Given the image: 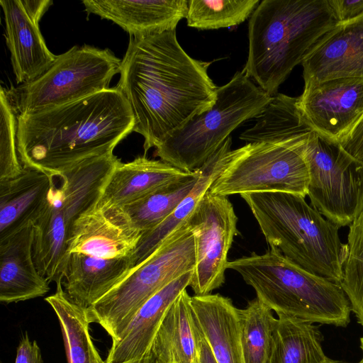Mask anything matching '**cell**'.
I'll return each instance as SVG.
<instances>
[{
  "instance_id": "ab89813d",
  "label": "cell",
  "mask_w": 363,
  "mask_h": 363,
  "mask_svg": "<svg viewBox=\"0 0 363 363\" xmlns=\"http://www.w3.org/2000/svg\"><path fill=\"white\" fill-rule=\"evenodd\" d=\"M360 348L362 352V357L358 363H363V337L360 338Z\"/></svg>"
},
{
  "instance_id": "cb8c5ba5",
  "label": "cell",
  "mask_w": 363,
  "mask_h": 363,
  "mask_svg": "<svg viewBox=\"0 0 363 363\" xmlns=\"http://www.w3.org/2000/svg\"><path fill=\"white\" fill-rule=\"evenodd\" d=\"M231 137H229L199 169V179L190 193L163 222L142 235L135 250L130 257L133 267L145 261L170 235L187 221L223 168L231 150Z\"/></svg>"
},
{
  "instance_id": "2e32d148",
  "label": "cell",
  "mask_w": 363,
  "mask_h": 363,
  "mask_svg": "<svg viewBox=\"0 0 363 363\" xmlns=\"http://www.w3.org/2000/svg\"><path fill=\"white\" fill-rule=\"evenodd\" d=\"M88 13L109 20L133 38L175 30L186 18V0H83Z\"/></svg>"
},
{
  "instance_id": "8d00e7d4",
  "label": "cell",
  "mask_w": 363,
  "mask_h": 363,
  "mask_svg": "<svg viewBox=\"0 0 363 363\" xmlns=\"http://www.w3.org/2000/svg\"><path fill=\"white\" fill-rule=\"evenodd\" d=\"M22 2L27 12L38 21L52 4L50 0H22Z\"/></svg>"
},
{
  "instance_id": "f546056e",
  "label": "cell",
  "mask_w": 363,
  "mask_h": 363,
  "mask_svg": "<svg viewBox=\"0 0 363 363\" xmlns=\"http://www.w3.org/2000/svg\"><path fill=\"white\" fill-rule=\"evenodd\" d=\"M239 315L245 363H267L276 319L272 311L256 297L239 309Z\"/></svg>"
},
{
  "instance_id": "7402d4cb",
  "label": "cell",
  "mask_w": 363,
  "mask_h": 363,
  "mask_svg": "<svg viewBox=\"0 0 363 363\" xmlns=\"http://www.w3.org/2000/svg\"><path fill=\"white\" fill-rule=\"evenodd\" d=\"M191 306L217 363H245L239 308L220 294L194 295Z\"/></svg>"
},
{
  "instance_id": "9c48e42d",
  "label": "cell",
  "mask_w": 363,
  "mask_h": 363,
  "mask_svg": "<svg viewBox=\"0 0 363 363\" xmlns=\"http://www.w3.org/2000/svg\"><path fill=\"white\" fill-rule=\"evenodd\" d=\"M121 63L109 49L73 46L34 81L7 91L16 115L31 114L108 89Z\"/></svg>"
},
{
  "instance_id": "4dcf8cb0",
  "label": "cell",
  "mask_w": 363,
  "mask_h": 363,
  "mask_svg": "<svg viewBox=\"0 0 363 363\" xmlns=\"http://www.w3.org/2000/svg\"><path fill=\"white\" fill-rule=\"evenodd\" d=\"M259 0H189L187 26L199 30L230 28L243 23Z\"/></svg>"
},
{
  "instance_id": "603a6c76",
  "label": "cell",
  "mask_w": 363,
  "mask_h": 363,
  "mask_svg": "<svg viewBox=\"0 0 363 363\" xmlns=\"http://www.w3.org/2000/svg\"><path fill=\"white\" fill-rule=\"evenodd\" d=\"M191 298L186 289L180 294L155 334L149 350L162 363H197L201 331Z\"/></svg>"
},
{
  "instance_id": "d590c367",
  "label": "cell",
  "mask_w": 363,
  "mask_h": 363,
  "mask_svg": "<svg viewBox=\"0 0 363 363\" xmlns=\"http://www.w3.org/2000/svg\"><path fill=\"white\" fill-rule=\"evenodd\" d=\"M15 363H43L37 342H30L27 333L22 337L18 345Z\"/></svg>"
},
{
  "instance_id": "5bb4252c",
  "label": "cell",
  "mask_w": 363,
  "mask_h": 363,
  "mask_svg": "<svg viewBox=\"0 0 363 363\" xmlns=\"http://www.w3.org/2000/svg\"><path fill=\"white\" fill-rule=\"evenodd\" d=\"M142 235L122 206L97 203L74 221L67 255L80 253L108 259L128 257Z\"/></svg>"
},
{
  "instance_id": "74e56055",
  "label": "cell",
  "mask_w": 363,
  "mask_h": 363,
  "mask_svg": "<svg viewBox=\"0 0 363 363\" xmlns=\"http://www.w3.org/2000/svg\"><path fill=\"white\" fill-rule=\"evenodd\" d=\"M197 363H217L209 345L201 333L199 342Z\"/></svg>"
},
{
  "instance_id": "1f68e13d",
  "label": "cell",
  "mask_w": 363,
  "mask_h": 363,
  "mask_svg": "<svg viewBox=\"0 0 363 363\" xmlns=\"http://www.w3.org/2000/svg\"><path fill=\"white\" fill-rule=\"evenodd\" d=\"M347 255L340 285L363 328V208L349 225Z\"/></svg>"
},
{
  "instance_id": "44dd1931",
  "label": "cell",
  "mask_w": 363,
  "mask_h": 363,
  "mask_svg": "<svg viewBox=\"0 0 363 363\" xmlns=\"http://www.w3.org/2000/svg\"><path fill=\"white\" fill-rule=\"evenodd\" d=\"M132 268L130 257L108 259L68 253L60 278L67 294L89 308L119 284Z\"/></svg>"
},
{
  "instance_id": "f35d334b",
  "label": "cell",
  "mask_w": 363,
  "mask_h": 363,
  "mask_svg": "<svg viewBox=\"0 0 363 363\" xmlns=\"http://www.w3.org/2000/svg\"><path fill=\"white\" fill-rule=\"evenodd\" d=\"M121 363H162L151 350H148L143 357Z\"/></svg>"
},
{
  "instance_id": "7a4b0ae2",
  "label": "cell",
  "mask_w": 363,
  "mask_h": 363,
  "mask_svg": "<svg viewBox=\"0 0 363 363\" xmlns=\"http://www.w3.org/2000/svg\"><path fill=\"white\" fill-rule=\"evenodd\" d=\"M132 108L116 86L62 106L17 115L23 168L52 174L111 153L134 128Z\"/></svg>"
},
{
  "instance_id": "ba28073f",
  "label": "cell",
  "mask_w": 363,
  "mask_h": 363,
  "mask_svg": "<svg viewBox=\"0 0 363 363\" xmlns=\"http://www.w3.org/2000/svg\"><path fill=\"white\" fill-rule=\"evenodd\" d=\"M196 264L194 235L186 221L145 261L93 305L86 308L90 323L99 324L117 341L139 309L154 294Z\"/></svg>"
},
{
  "instance_id": "277c9868",
  "label": "cell",
  "mask_w": 363,
  "mask_h": 363,
  "mask_svg": "<svg viewBox=\"0 0 363 363\" xmlns=\"http://www.w3.org/2000/svg\"><path fill=\"white\" fill-rule=\"evenodd\" d=\"M245 200L270 247L299 267L337 284L347 255L339 227L301 195L286 192L245 193Z\"/></svg>"
},
{
  "instance_id": "d6986e66",
  "label": "cell",
  "mask_w": 363,
  "mask_h": 363,
  "mask_svg": "<svg viewBox=\"0 0 363 363\" xmlns=\"http://www.w3.org/2000/svg\"><path fill=\"white\" fill-rule=\"evenodd\" d=\"M194 270L165 286L139 309L119 339L113 342L106 363H121L143 357L150 349L168 310L189 286Z\"/></svg>"
},
{
  "instance_id": "484cf974",
  "label": "cell",
  "mask_w": 363,
  "mask_h": 363,
  "mask_svg": "<svg viewBox=\"0 0 363 363\" xmlns=\"http://www.w3.org/2000/svg\"><path fill=\"white\" fill-rule=\"evenodd\" d=\"M298 100V97L277 93L255 117V125L242 132L240 138L247 143L277 145L307 140L314 130L303 116Z\"/></svg>"
},
{
  "instance_id": "3957f363",
  "label": "cell",
  "mask_w": 363,
  "mask_h": 363,
  "mask_svg": "<svg viewBox=\"0 0 363 363\" xmlns=\"http://www.w3.org/2000/svg\"><path fill=\"white\" fill-rule=\"evenodd\" d=\"M339 23L329 0H263L250 16L242 72L270 96Z\"/></svg>"
},
{
  "instance_id": "d6a6232c",
  "label": "cell",
  "mask_w": 363,
  "mask_h": 363,
  "mask_svg": "<svg viewBox=\"0 0 363 363\" xmlns=\"http://www.w3.org/2000/svg\"><path fill=\"white\" fill-rule=\"evenodd\" d=\"M0 181L19 175L23 170L17 150V115L8 91H0Z\"/></svg>"
},
{
  "instance_id": "30bf717a",
  "label": "cell",
  "mask_w": 363,
  "mask_h": 363,
  "mask_svg": "<svg viewBox=\"0 0 363 363\" xmlns=\"http://www.w3.org/2000/svg\"><path fill=\"white\" fill-rule=\"evenodd\" d=\"M307 140L287 145L246 143L230 150L210 193L227 197L245 193L286 192L306 197L309 184L305 156Z\"/></svg>"
},
{
  "instance_id": "d4e9b609",
  "label": "cell",
  "mask_w": 363,
  "mask_h": 363,
  "mask_svg": "<svg viewBox=\"0 0 363 363\" xmlns=\"http://www.w3.org/2000/svg\"><path fill=\"white\" fill-rule=\"evenodd\" d=\"M49 187V174L30 168L0 181V238L32 221Z\"/></svg>"
},
{
  "instance_id": "ac0fdd59",
  "label": "cell",
  "mask_w": 363,
  "mask_h": 363,
  "mask_svg": "<svg viewBox=\"0 0 363 363\" xmlns=\"http://www.w3.org/2000/svg\"><path fill=\"white\" fill-rule=\"evenodd\" d=\"M33 227L30 221L0 238V301L16 303L43 296L49 282L33 259Z\"/></svg>"
},
{
  "instance_id": "9a60e30c",
  "label": "cell",
  "mask_w": 363,
  "mask_h": 363,
  "mask_svg": "<svg viewBox=\"0 0 363 363\" xmlns=\"http://www.w3.org/2000/svg\"><path fill=\"white\" fill-rule=\"evenodd\" d=\"M301 65L304 85L335 79H363V14L337 23Z\"/></svg>"
},
{
  "instance_id": "8992f818",
  "label": "cell",
  "mask_w": 363,
  "mask_h": 363,
  "mask_svg": "<svg viewBox=\"0 0 363 363\" xmlns=\"http://www.w3.org/2000/svg\"><path fill=\"white\" fill-rule=\"evenodd\" d=\"M121 160L111 153L84 160L65 171L48 174L50 187L32 219L33 255L39 273L56 282L67 256L74 221L98 203L113 169Z\"/></svg>"
},
{
  "instance_id": "4316f807",
  "label": "cell",
  "mask_w": 363,
  "mask_h": 363,
  "mask_svg": "<svg viewBox=\"0 0 363 363\" xmlns=\"http://www.w3.org/2000/svg\"><path fill=\"white\" fill-rule=\"evenodd\" d=\"M319 328L283 315L275 319L267 363H325Z\"/></svg>"
},
{
  "instance_id": "60d3db41",
  "label": "cell",
  "mask_w": 363,
  "mask_h": 363,
  "mask_svg": "<svg viewBox=\"0 0 363 363\" xmlns=\"http://www.w3.org/2000/svg\"><path fill=\"white\" fill-rule=\"evenodd\" d=\"M325 363H347V362H341L334 361V360H332L328 358V360Z\"/></svg>"
},
{
  "instance_id": "8fae6325",
  "label": "cell",
  "mask_w": 363,
  "mask_h": 363,
  "mask_svg": "<svg viewBox=\"0 0 363 363\" xmlns=\"http://www.w3.org/2000/svg\"><path fill=\"white\" fill-rule=\"evenodd\" d=\"M311 205L339 228L349 226L363 208V164L340 144L313 131L305 147Z\"/></svg>"
},
{
  "instance_id": "836d02e7",
  "label": "cell",
  "mask_w": 363,
  "mask_h": 363,
  "mask_svg": "<svg viewBox=\"0 0 363 363\" xmlns=\"http://www.w3.org/2000/svg\"><path fill=\"white\" fill-rule=\"evenodd\" d=\"M338 143L350 157L363 164V116Z\"/></svg>"
},
{
  "instance_id": "f1b7e54d",
  "label": "cell",
  "mask_w": 363,
  "mask_h": 363,
  "mask_svg": "<svg viewBox=\"0 0 363 363\" xmlns=\"http://www.w3.org/2000/svg\"><path fill=\"white\" fill-rule=\"evenodd\" d=\"M199 174L200 169H198L189 177L122 207L134 225L144 235L157 227L173 212L192 190Z\"/></svg>"
},
{
  "instance_id": "e0dca14e",
  "label": "cell",
  "mask_w": 363,
  "mask_h": 363,
  "mask_svg": "<svg viewBox=\"0 0 363 363\" xmlns=\"http://www.w3.org/2000/svg\"><path fill=\"white\" fill-rule=\"evenodd\" d=\"M6 45L16 82L26 84L45 73L57 55L47 47L39 22L26 10L22 0H0Z\"/></svg>"
},
{
  "instance_id": "5b68a950",
  "label": "cell",
  "mask_w": 363,
  "mask_h": 363,
  "mask_svg": "<svg viewBox=\"0 0 363 363\" xmlns=\"http://www.w3.org/2000/svg\"><path fill=\"white\" fill-rule=\"evenodd\" d=\"M227 269L238 272L277 315L337 327L350 321L351 305L340 284L299 267L274 247L228 261Z\"/></svg>"
},
{
  "instance_id": "52a82bcc",
  "label": "cell",
  "mask_w": 363,
  "mask_h": 363,
  "mask_svg": "<svg viewBox=\"0 0 363 363\" xmlns=\"http://www.w3.org/2000/svg\"><path fill=\"white\" fill-rule=\"evenodd\" d=\"M272 96L242 71L218 87L214 104L169 134L155 148L161 160L186 172L199 169L243 122L257 117Z\"/></svg>"
},
{
  "instance_id": "83f0119b",
  "label": "cell",
  "mask_w": 363,
  "mask_h": 363,
  "mask_svg": "<svg viewBox=\"0 0 363 363\" xmlns=\"http://www.w3.org/2000/svg\"><path fill=\"white\" fill-rule=\"evenodd\" d=\"M55 292L45 298L54 310L64 338L68 363H106L99 354L89 333L86 308L73 301L65 291L61 279Z\"/></svg>"
},
{
  "instance_id": "4fadbf2b",
  "label": "cell",
  "mask_w": 363,
  "mask_h": 363,
  "mask_svg": "<svg viewBox=\"0 0 363 363\" xmlns=\"http://www.w3.org/2000/svg\"><path fill=\"white\" fill-rule=\"evenodd\" d=\"M298 99L312 129L338 143L363 116V79H335L304 85Z\"/></svg>"
},
{
  "instance_id": "7c38bea8",
  "label": "cell",
  "mask_w": 363,
  "mask_h": 363,
  "mask_svg": "<svg viewBox=\"0 0 363 363\" xmlns=\"http://www.w3.org/2000/svg\"><path fill=\"white\" fill-rule=\"evenodd\" d=\"M187 221L196 249L189 286L195 295L209 294L225 282L228 254L238 233V217L228 197L213 195L208 190Z\"/></svg>"
},
{
  "instance_id": "e575fe53",
  "label": "cell",
  "mask_w": 363,
  "mask_h": 363,
  "mask_svg": "<svg viewBox=\"0 0 363 363\" xmlns=\"http://www.w3.org/2000/svg\"><path fill=\"white\" fill-rule=\"evenodd\" d=\"M339 23L363 14V0H329Z\"/></svg>"
},
{
  "instance_id": "ffe728a7",
  "label": "cell",
  "mask_w": 363,
  "mask_h": 363,
  "mask_svg": "<svg viewBox=\"0 0 363 363\" xmlns=\"http://www.w3.org/2000/svg\"><path fill=\"white\" fill-rule=\"evenodd\" d=\"M194 174V172H186L161 160H150L145 156L126 163L119 162L98 203L123 206Z\"/></svg>"
},
{
  "instance_id": "6da1fadb",
  "label": "cell",
  "mask_w": 363,
  "mask_h": 363,
  "mask_svg": "<svg viewBox=\"0 0 363 363\" xmlns=\"http://www.w3.org/2000/svg\"><path fill=\"white\" fill-rule=\"evenodd\" d=\"M210 62L190 57L176 31L130 38L117 86L133 113V130L144 138L145 152L211 108L218 87Z\"/></svg>"
}]
</instances>
